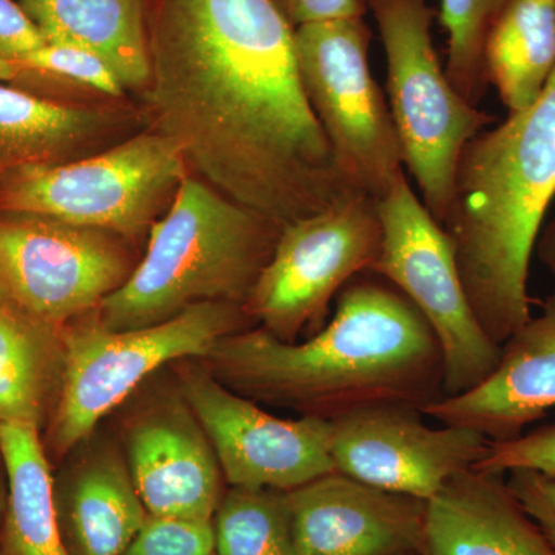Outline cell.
<instances>
[{"label":"cell","mask_w":555,"mask_h":555,"mask_svg":"<svg viewBox=\"0 0 555 555\" xmlns=\"http://www.w3.org/2000/svg\"><path fill=\"white\" fill-rule=\"evenodd\" d=\"M145 30L142 112L190 175L283 229L360 195L306 98L295 30L269 0H145Z\"/></svg>","instance_id":"1"},{"label":"cell","mask_w":555,"mask_h":555,"mask_svg":"<svg viewBox=\"0 0 555 555\" xmlns=\"http://www.w3.org/2000/svg\"><path fill=\"white\" fill-rule=\"evenodd\" d=\"M208 357L241 396L327 422L385 404L423 412L443 398L433 327L400 291L377 281L343 288L334 318L308 341L244 328L219 339Z\"/></svg>","instance_id":"2"},{"label":"cell","mask_w":555,"mask_h":555,"mask_svg":"<svg viewBox=\"0 0 555 555\" xmlns=\"http://www.w3.org/2000/svg\"><path fill=\"white\" fill-rule=\"evenodd\" d=\"M555 199V69L539 100L463 150L443 229L467 299L502 346L531 318L529 264Z\"/></svg>","instance_id":"3"},{"label":"cell","mask_w":555,"mask_h":555,"mask_svg":"<svg viewBox=\"0 0 555 555\" xmlns=\"http://www.w3.org/2000/svg\"><path fill=\"white\" fill-rule=\"evenodd\" d=\"M283 228L189 175L152 225L144 258L98 308L109 331L164 323L203 302L246 305Z\"/></svg>","instance_id":"4"},{"label":"cell","mask_w":555,"mask_h":555,"mask_svg":"<svg viewBox=\"0 0 555 555\" xmlns=\"http://www.w3.org/2000/svg\"><path fill=\"white\" fill-rule=\"evenodd\" d=\"M189 175L178 145L147 127L87 158L14 171L0 181V215L53 219L133 240L150 232Z\"/></svg>","instance_id":"5"},{"label":"cell","mask_w":555,"mask_h":555,"mask_svg":"<svg viewBox=\"0 0 555 555\" xmlns=\"http://www.w3.org/2000/svg\"><path fill=\"white\" fill-rule=\"evenodd\" d=\"M387 57V93L404 166L423 204L443 228L460 156L492 122L452 87L434 49L426 0H366Z\"/></svg>","instance_id":"6"},{"label":"cell","mask_w":555,"mask_h":555,"mask_svg":"<svg viewBox=\"0 0 555 555\" xmlns=\"http://www.w3.org/2000/svg\"><path fill=\"white\" fill-rule=\"evenodd\" d=\"M248 321L243 306L203 302L164 323L131 331H109L98 320L64 326V364L51 422L56 454L89 438L98 423L160 366L208 357L219 339L244 331Z\"/></svg>","instance_id":"7"},{"label":"cell","mask_w":555,"mask_h":555,"mask_svg":"<svg viewBox=\"0 0 555 555\" xmlns=\"http://www.w3.org/2000/svg\"><path fill=\"white\" fill-rule=\"evenodd\" d=\"M371 31L363 17L295 28L299 78L335 163L358 193L382 199L404 171L403 150L369 67Z\"/></svg>","instance_id":"8"},{"label":"cell","mask_w":555,"mask_h":555,"mask_svg":"<svg viewBox=\"0 0 555 555\" xmlns=\"http://www.w3.org/2000/svg\"><path fill=\"white\" fill-rule=\"evenodd\" d=\"M382 251L372 272L385 278L420 310L440 343L443 397L483 383L495 371L502 346L486 335L467 299L447 230L400 173L378 201Z\"/></svg>","instance_id":"9"},{"label":"cell","mask_w":555,"mask_h":555,"mask_svg":"<svg viewBox=\"0 0 555 555\" xmlns=\"http://www.w3.org/2000/svg\"><path fill=\"white\" fill-rule=\"evenodd\" d=\"M382 241L378 199L361 193L286 225L244 310L281 341L317 334L334 295L372 272Z\"/></svg>","instance_id":"10"},{"label":"cell","mask_w":555,"mask_h":555,"mask_svg":"<svg viewBox=\"0 0 555 555\" xmlns=\"http://www.w3.org/2000/svg\"><path fill=\"white\" fill-rule=\"evenodd\" d=\"M124 240L53 219L0 215V273L14 302L64 327L98 310L137 268Z\"/></svg>","instance_id":"11"},{"label":"cell","mask_w":555,"mask_h":555,"mask_svg":"<svg viewBox=\"0 0 555 555\" xmlns=\"http://www.w3.org/2000/svg\"><path fill=\"white\" fill-rule=\"evenodd\" d=\"M184 400L207 434L230 488L291 492L337 473L327 420L278 418L204 372L185 375Z\"/></svg>","instance_id":"12"},{"label":"cell","mask_w":555,"mask_h":555,"mask_svg":"<svg viewBox=\"0 0 555 555\" xmlns=\"http://www.w3.org/2000/svg\"><path fill=\"white\" fill-rule=\"evenodd\" d=\"M422 412L385 404L332 420L335 470L429 502L486 455L488 438L467 427H429Z\"/></svg>","instance_id":"13"},{"label":"cell","mask_w":555,"mask_h":555,"mask_svg":"<svg viewBox=\"0 0 555 555\" xmlns=\"http://www.w3.org/2000/svg\"><path fill=\"white\" fill-rule=\"evenodd\" d=\"M302 555H422L425 500L332 473L286 492Z\"/></svg>","instance_id":"14"},{"label":"cell","mask_w":555,"mask_h":555,"mask_svg":"<svg viewBox=\"0 0 555 555\" xmlns=\"http://www.w3.org/2000/svg\"><path fill=\"white\" fill-rule=\"evenodd\" d=\"M127 466L149 516L214 521L222 470L198 418L185 403L153 409L131 423Z\"/></svg>","instance_id":"15"},{"label":"cell","mask_w":555,"mask_h":555,"mask_svg":"<svg viewBox=\"0 0 555 555\" xmlns=\"http://www.w3.org/2000/svg\"><path fill=\"white\" fill-rule=\"evenodd\" d=\"M555 408V294L502 345V358L483 383L443 397L422 414L441 425L477 430L489 441H509Z\"/></svg>","instance_id":"16"},{"label":"cell","mask_w":555,"mask_h":555,"mask_svg":"<svg viewBox=\"0 0 555 555\" xmlns=\"http://www.w3.org/2000/svg\"><path fill=\"white\" fill-rule=\"evenodd\" d=\"M126 101L69 105L0 82V181L33 166L72 163L147 129Z\"/></svg>","instance_id":"17"},{"label":"cell","mask_w":555,"mask_h":555,"mask_svg":"<svg viewBox=\"0 0 555 555\" xmlns=\"http://www.w3.org/2000/svg\"><path fill=\"white\" fill-rule=\"evenodd\" d=\"M422 555H555L507 486L506 474L469 469L427 502Z\"/></svg>","instance_id":"18"},{"label":"cell","mask_w":555,"mask_h":555,"mask_svg":"<svg viewBox=\"0 0 555 555\" xmlns=\"http://www.w3.org/2000/svg\"><path fill=\"white\" fill-rule=\"evenodd\" d=\"M54 507L67 555H120L149 517L127 462L107 451L54 481Z\"/></svg>","instance_id":"19"},{"label":"cell","mask_w":555,"mask_h":555,"mask_svg":"<svg viewBox=\"0 0 555 555\" xmlns=\"http://www.w3.org/2000/svg\"><path fill=\"white\" fill-rule=\"evenodd\" d=\"M47 43L98 57L129 93L147 89L145 0H17Z\"/></svg>","instance_id":"20"},{"label":"cell","mask_w":555,"mask_h":555,"mask_svg":"<svg viewBox=\"0 0 555 555\" xmlns=\"http://www.w3.org/2000/svg\"><path fill=\"white\" fill-rule=\"evenodd\" d=\"M7 507L0 555H67L54 507V480L39 427L0 423Z\"/></svg>","instance_id":"21"},{"label":"cell","mask_w":555,"mask_h":555,"mask_svg":"<svg viewBox=\"0 0 555 555\" xmlns=\"http://www.w3.org/2000/svg\"><path fill=\"white\" fill-rule=\"evenodd\" d=\"M64 327L0 305V423L40 427L54 390L60 396Z\"/></svg>","instance_id":"22"},{"label":"cell","mask_w":555,"mask_h":555,"mask_svg":"<svg viewBox=\"0 0 555 555\" xmlns=\"http://www.w3.org/2000/svg\"><path fill=\"white\" fill-rule=\"evenodd\" d=\"M485 65L509 115L531 107L555 69V0H507L486 39Z\"/></svg>","instance_id":"23"},{"label":"cell","mask_w":555,"mask_h":555,"mask_svg":"<svg viewBox=\"0 0 555 555\" xmlns=\"http://www.w3.org/2000/svg\"><path fill=\"white\" fill-rule=\"evenodd\" d=\"M0 82L69 105L127 100V91L104 62L86 51L46 43L11 60H0Z\"/></svg>","instance_id":"24"},{"label":"cell","mask_w":555,"mask_h":555,"mask_svg":"<svg viewBox=\"0 0 555 555\" xmlns=\"http://www.w3.org/2000/svg\"><path fill=\"white\" fill-rule=\"evenodd\" d=\"M211 524L217 555H302L286 492L230 488Z\"/></svg>","instance_id":"25"},{"label":"cell","mask_w":555,"mask_h":555,"mask_svg":"<svg viewBox=\"0 0 555 555\" xmlns=\"http://www.w3.org/2000/svg\"><path fill=\"white\" fill-rule=\"evenodd\" d=\"M507 0H441L440 21L449 35L447 72L452 87L478 105L488 89L485 46Z\"/></svg>","instance_id":"26"},{"label":"cell","mask_w":555,"mask_h":555,"mask_svg":"<svg viewBox=\"0 0 555 555\" xmlns=\"http://www.w3.org/2000/svg\"><path fill=\"white\" fill-rule=\"evenodd\" d=\"M211 521L149 516L120 555H214Z\"/></svg>","instance_id":"27"},{"label":"cell","mask_w":555,"mask_h":555,"mask_svg":"<svg viewBox=\"0 0 555 555\" xmlns=\"http://www.w3.org/2000/svg\"><path fill=\"white\" fill-rule=\"evenodd\" d=\"M474 469L491 474L529 469L555 477V425L539 427L509 441H489L488 452Z\"/></svg>","instance_id":"28"},{"label":"cell","mask_w":555,"mask_h":555,"mask_svg":"<svg viewBox=\"0 0 555 555\" xmlns=\"http://www.w3.org/2000/svg\"><path fill=\"white\" fill-rule=\"evenodd\" d=\"M507 486L555 550V477L537 470L507 473Z\"/></svg>","instance_id":"29"},{"label":"cell","mask_w":555,"mask_h":555,"mask_svg":"<svg viewBox=\"0 0 555 555\" xmlns=\"http://www.w3.org/2000/svg\"><path fill=\"white\" fill-rule=\"evenodd\" d=\"M46 43L42 33L17 0H0V60L22 56Z\"/></svg>","instance_id":"30"},{"label":"cell","mask_w":555,"mask_h":555,"mask_svg":"<svg viewBox=\"0 0 555 555\" xmlns=\"http://www.w3.org/2000/svg\"><path fill=\"white\" fill-rule=\"evenodd\" d=\"M292 28L312 22L363 17L366 0H269Z\"/></svg>","instance_id":"31"},{"label":"cell","mask_w":555,"mask_h":555,"mask_svg":"<svg viewBox=\"0 0 555 555\" xmlns=\"http://www.w3.org/2000/svg\"><path fill=\"white\" fill-rule=\"evenodd\" d=\"M534 250L539 261L555 278V206L553 215L545 219L540 229Z\"/></svg>","instance_id":"32"},{"label":"cell","mask_w":555,"mask_h":555,"mask_svg":"<svg viewBox=\"0 0 555 555\" xmlns=\"http://www.w3.org/2000/svg\"><path fill=\"white\" fill-rule=\"evenodd\" d=\"M7 507V473L0 455V534H2L3 516Z\"/></svg>","instance_id":"33"},{"label":"cell","mask_w":555,"mask_h":555,"mask_svg":"<svg viewBox=\"0 0 555 555\" xmlns=\"http://www.w3.org/2000/svg\"><path fill=\"white\" fill-rule=\"evenodd\" d=\"M10 299L9 287H7L5 280H3L2 273H0V305L10 301Z\"/></svg>","instance_id":"34"},{"label":"cell","mask_w":555,"mask_h":555,"mask_svg":"<svg viewBox=\"0 0 555 555\" xmlns=\"http://www.w3.org/2000/svg\"><path fill=\"white\" fill-rule=\"evenodd\" d=\"M408 555H420V554H408Z\"/></svg>","instance_id":"35"},{"label":"cell","mask_w":555,"mask_h":555,"mask_svg":"<svg viewBox=\"0 0 555 555\" xmlns=\"http://www.w3.org/2000/svg\"><path fill=\"white\" fill-rule=\"evenodd\" d=\"M214 555H217V554H214Z\"/></svg>","instance_id":"36"}]
</instances>
